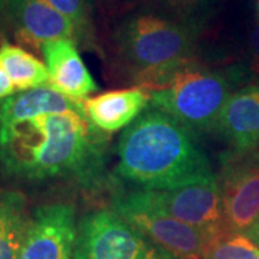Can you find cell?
<instances>
[{
	"mask_svg": "<svg viewBox=\"0 0 259 259\" xmlns=\"http://www.w3.org/2000/svg\"><path fill=\"white\" fill-rule=\"evenodd\" d=\"M61 182L88 192L107 186V140L83 110L0 120V183Z\"/></svg>",
	"mask_w": 259,
	"mask_h": 259,
	"instance_id": "obj_1",
	"label": "cell"
},
{
	"mask_svg": "<svg viewBox=\"0 0 259 259\" xmlns=\"http://www.w3.org/2000/svg\"><path fill=\"white\" fill-rule=\"evenodd\" d=\"M197 136L151 107L121 134L115 175L137 190H168L213 175Z\"/></svg>",
	"mask_w": 259,
	"mask_h": 259,
	"instance_id": "obj_2",
	"label": "cell"
},
{
	"mask_svg": "<svg viewBox=\"0 0 259 259\" xmlns=\"http://www.w3.org/2000/svg\"><path fill=\"white\" fill-rule=\"evenodd\" d=\"M245 72L239 66L231 71L210 69L192 58L153 71L136 83L150 93L151 107L197 136L214 131L233 88L245 79Z\"/></svg>",
	"mask_w": 259,
	"mask_h": 259,
	"instance_id": "obj_3",
	"label": "cell"
},
{
	"mask_svg": "<svg viewBox=\"0 0 259 259\" xmlns=\"http://www.w3.org/2000/svg\"><path fill=\"white\" fill-rule=\"evenodd\" d=\"M197 30L154 8L127 13L112 33L115 54L136 82L143 75L192 59Z\"/></svg>",
	"mask_w": 259,
	"mask_h": 259,
	"instance_id": "obj_4",
	"label": "cell"
},
{
	"mask_svg": "<svg viewBox=\"0 0 259 259\" xmlns=\"http://www.w3.org/2000/svg\"><path fill=\"white\" fill-rule=\"evenodd\" d=\"M111 206L146 238L177 259H204L206 236L163 210L148 190H114Z\"/></svg>",
	"mask_w": 259,
	"mask_h": 259,
	"instance_id": "obj_5",
	"label": "cell"
},
{
	"mask_svg": "<svg viewBox=\"0 0 259 259\" xmlns=\"http://www.w3.org/2000/svg\"><path fill=\"white\" fill-rule=\"evenodd\" d=\"M72 259H177L146 238L118 213H87L78 222Z\"/></svg>",
	"mask_w": 259,
	"mask_h": 259,
	"instance_id": "obj_6",
	"label": "cell"
},
{
	"mask_svg": "<svg viewBox=\"0 0 259 259\" xmlns=\"http://www.w3.org/2000/svg\"><path fill=\"white\" fill-rule=\"evenodd\" d=\"M218 180L226 226L249 236L259 221V151L225 154Z\"/></svg>",
	"mask_w": 259,
	"mask_h": 259,
	"instance_id": "obj_7",
	"label": "cell"
},
{
	"mask_svg": "<svg viewBox=\"0 0 259 259\" xmlns=\"http://www.w3.org/2000/svg\"><path fill=\"white\" fill-rule=\"evenodd\" d=\"M148 192L163 210L202 232L206 239L228 228L219 180L214 173L175 189Z\"/></svg>",
	"mask_w": 259,
	"mask_h": 259,
	"instance_id": "obj_8",
	"label": "cell"
},
{
	"mask_svg": "<svg viewBox=\"0 0 259 259\" xmlns=\"http://www.w3.org/2000/svg\"><path fill=\"white\" fill-rule=\"evenodd\" d=\"M78 233L76 209L69 202L35 207L19 259H72Z\"/></svg>",
	"mask_w": 259,
	"mask_h": 259,
	"instance_id": "obj_9",
	"label": "cell"
},
{
	"mask_svg": "<svg viewBox=\"0 0 259 259\" xmlns=\"http://www.w3.org/2000/svg\"><path fill=\"white\" fill-rule=\"evenodd\" d=\"M5 10L16 37L33 49L55 39H75L78 30L69 19L48 0H8Z\"/></svg>",
	"mask_w": 259,
	"mask_h": 259,
	"instance_id": "obj_10",
	"label": "cell"
},
{
	"mask_svg": "<svg viewBox=\"0 0 259 259\" xmlns=\"http://www.w3.org/2000/svg\"><path fill=\"white\" fill-rule=\"evenodd\" d=\"M49 71V87L72 101L82 104L98 90L74 39H55L40 47Z\"/></svg>",
	"mask_w": 259,
	"mask_h": 259,
	"instance_id": "obj_11",
	"label": "cell"
},
{
	"mask_svg": "<svg viewBox=\"0 0 259 259\" xmlns=\"http://www.w3.org/2000/svg\"><path fill=\"white\" fill-rule=\"evenodd\" d=\"M214 131L235 153L259 151V85L232 94Z\"/></svg>",
	"mask_w": 259,
	"mask_h": 259,
	"instance_id": "obj_12",
	"label": "cell"
},
{
	"mask_svg": "<svg viewBox=\"0 0 259 259\" xmlns=\"http://www.w3.org/2000/svg\"><path fill=\"white\" fill-rule=\"evenodd\" d=\"M151 95L141 87L114 90L90 97L82 102L85 118L94 128L112 134L130 127L147 110Z\"/></svg>",
	"mask_w": 259,
	"mask_h": 259,
	"instance_id": "obj_13",
	"label": "cell"
},
{
	"mask_svg": "<svg viewBox=\"0 0 259 259\" xmlns=\"http://www.w3.org/2000/svg\"><path fill=\"white\" fill-rule=\"evenodd\" d=\"M30 225L26 196L0 187V259H19Z\"/></svg>",
	"mask_w": 259,
	"mask_h": 259,
	"instance_id": "obj_14",
	"label": "cell"
},
{
	"mask_svg": "<svg viewBox=\"0 0 259 259\" xmlns=\"http://www.w3.org/2000/svg\"><path fill=\"white\" fill-rule=\"evenodd\" d=\"M0 64L15 83L18 93L49 85L51 76L47 64L40 62L36 56L29 54L23 48L12 45L6 40L2 42Z\"/></svg>",
	"mask_w": 259,
	"mask_h": 259,
	"instance_id": "obj_15",
	"label": "cell"
},
{
	"mask_svg": "<svg viewBox=\"0 0 259 259\" xmlns=\"http://www.w3.org/2000/svg\"><path fill=\"white\" fill-rule=\"evenodd\" d=\"M204 259H259V246L248 235L226 228L207 238Z\"/></svg>",
	"mask_w": 259,
	"mask_h": 259,
	"instance_id": "obj_16",
	"label": "cell"
},
{
	"mask_svg": "<svg viewBox=\"0 0 259 259\" xmlns=\"http://www.w3.org/2000/svg\"><path fill=\"white\" fill-rule=\"evenodd\" d=\"M150 8L161 10L185 25L200 30L218 0H148Z\"/></svg>",
	"mask_w": 259,
	"mask_h": 259,
	"instance_id": "obj_17",
	"label": "cell"
},
{
	"mask_svg": "<svg viewBox=\"0 0 259 259\" xmlns=\"http://www.w3.org/2000/svg\"><path fill=\"white\" fill-rule=\"evenodd\" d=\"M56 10L69 19L78 30V35L88 28L90 0H48Z\"/></svg>",
	"mask_w": 259,
	"mask_h": 259,
	"instance_id": "obj_18",
	"label": "cell"
},
{
	"mask_svg": "<svg viewBox=\"0 0 259 259\" xmlns=\"http://www.w3.org/2000/svg\"><path fill=\"white\" fill-rule=\"evenodd\" d=\"M249 72L259 76V25L255 26L249 37Z\"/></svg>",
	"mask_w": 259,
	"mask_h": 259,
	"instance_id": "obj_19",
	"label": "cell"
},
{
	"mask_svg": "<svg viewBox=\"0 0 259 259\" xmlns=\"http://www.w3.org/2000/svg\"><path fill=\"white\" fill-rule=\"evenodd\" d=\"M15 94H18V90H16L15 83L12 82L8 72L5 71L3 65L0 64V100H5Z\"/></svg>",
	"mask_w": 259,
	"mask_h": 259,
	"instance_id": "obj_20",
	"label": "cell"
},
{
	"mask_svg": "<svg viewBox=\"0 0 259 259\" xmlns=\"http://www.w3.org/2000/svg\"><path fill=\"white\" fill-rule=\"evenodd\" d=\"M249 238L259 246V221L258 223H256V226H255V228L252 229V232L249 233Z\"/></svg>",
	"mask_w": 259,
	"mask_h": 259,
	"instance_id": "obj_21",
	"label": "cell"
},
{
	"mask_svg": "<svg viewBox=\"0 0 259 259\" xmlns=\"http://www.w3.org/2000/svg\"><path fill=\"white\" fill-rule=\"evenodd\" d=\"M6 3H8V0H0V12H2V10H5V8H6Z\"/></svg>",
	"mask_w": 259,
	"mask_h": 259,
	"instance_id": "obj_22",
	"label": "cell"
},
{
	"mask_svg": "<svg viewBox=\"0 0 259 259\" xmlns=\"http://www.w3.org/2000/svg\"><path fill=\"white\" fill-rule=\"evenodd\" d=\"M256 10H258V16H259V0L256 2Z\"/></svg>",
	"mask_w": 259,
	"mask_h": 259,
	"instance_id": "obj_23",
	"label": "cell"
}]
</instances>
